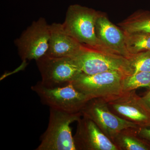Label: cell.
Returning <instances> with one entry per match:
<instances>
[{"label":"cell","mask_w":150,"mask_h":150,"mask_svg":"<svg viewBox=\"0 0 150 150\" xmlns=\"http://www.w3.org/2000/svg\"><path fill=\"white\" fill-rule=\"evenodd\" d=\"M102 13L80 5H71L68 8L62 24L67 33L82 45L108 54H114L100 42L96 35V21Z\"/></svg>","instance_id":"1"},{"label":"cell","mask_w":150,"mask_h":150,"mask_svg":"<svg viewBox=\"0 0 150 150\" xmlns=\"http://www.w3.org/2000/svg\"><path fill=\"white\" fill-rule=\"evenodd\" d=\"M81 116V112L70 113L50 108L48 126L35 150H76L70 125Z\"/></svg>","instance_id":"2"},{"label":"cell","mask_w":150,"mask_h":150,"mask_svg":"<svg viewBox=\"0 0 150 150\" xmlns=\"http://www.w3.org/2000/svg\"><path fill=\"white\" fill-rule=\"evenodd\" d=\"M125 76L115 71L93 75L81 73L71 83L75 88L90 99L98 98L107 101L124 92L123 81Z\"/></svg>","instance_id":"3"},{"label":"cell","mask_w":150,"mask_h":150,"mask_svg":"<svg viewBox=\"0 0 150 150\" xmlns=\"http://www.w3.org/2000/svg\"><path fill=\"white\" fill-rule=\"evenodd\" d=\"M76 65L87 75L115 71L126 76L132 75L129 60L123 56L108 54L82 45L76 55L72 57Z\"/></svg>","instance_id":"4"},{"label":"cell","mask_w":150,"mask_h":150,"mask_svg":"<svg viewBox=\"0 0 150 150\" xmlns=\"http://www.w3.org/2000/svg\"><path fill=\"white\" fill-rule=\"evenodd\" d=\"M40 102L50 108L70 113L81 112L89 98L77 90L71 83L62 86L49 87L41 82L31 86Z\"/></svg>","instance_id":"5"},{"label":"cell","mask_w":150,"mask_h":150,"mask_svg":"<svg viewBox=\"0 0 150 150\" xmlns=\"http://www.w3.org/2000/svg\"><path fill=\"white\" fill-rule=\"evenodd\" d=\"M50 25L40 18L24 30L15 40L20 57L23 61L35 60L46 55L49 46Z\"/></svg>","instance_id":"6"},{"label":"cell","mask_w":150,"mask_h":150,"mask_svg":"<svg viewBox=\"0 0 150 150\" xmlns=\"http://www.w3.org/2000/svg\"><path fill=\"white\" fill-rule=\"evenodd\" d=\"M35 62L41 76L40 81L49 87L68 84L82 73L72 57L55 58L45 55Z\"/></svg>","instance_id":"7"},{"label":"cell","mask_w":150,"mask_h":150,"mask_svg":"<svg viewBox=\"0 0 150 150\" xmlns=\"http://www.w3.org/2000/svg\"><path fill=\"white\" fill-rule=\"evenodd\" d=\"M82 116L87 117L96 124L111 141L119 132L139 126L119 117L110 110L107 102L102 99L89 100L81 111Z\"/></svg>","instance_id":"8"},{"label":"cell","mask_w":150,"mask_h":150,"mask_svg":"<svg viewBox=\"0 0 150 150\" xmlns=\"http://www.w3.org/2000/svg\"><path fill=\"white\" fill-rule=\"evenodd\" d=\"M106 102L110 110L119 117L139 126L150 125V110L135 90L124 91Z\"/></svg>","instance_id":"9"},{"label":"cell","mask_w":150,"mask_h":150,"mask_svg":"<svg viewBox=\"0 0 150 150\" xmlns=\"http://www.w3.org/2000/svg\"><path fill=\"white\" fill-rule=\"evenodd\" d=\"M77 123L76 131L74 136L76 150H118L89 118L82 115Z\"/></svg>","instance_id":"10"},{"label":"cell","mask_w":150,"mask_h":150,"mask_svg":"<svg viewBox=\"0 0 150 150\" xmlns=\"http://www.w3.org/2000/svg\"><path fill=\"white\" fill-rule=\"evenodd\" d=\"M96 31L100 42L112 54L128 59L131 57L126 48L125 33L111 23L103 13L97 20Z\"/></svg>","instance_id":"11"},{"label":"cell","mask_w":150,"mask_h":150,"mask_svg":"<svg viewBox=\"0 0 150 150\" xmlns=\"http://www.w3.org/2000/svg\"><path fill=\"white\" fill-rule=\"evenodd\" d=\"M82 44L67 33L62 23L50 25L49 46L46 56L49 57H72L80 51Z\"/></svg>","instance_id":"12"},{"label":"cell","mask_w":150,"mask_h":150,"mask_svg":"<svg viewBox=\"0 0 150 150\" xmlns=\"http://www.w3.org/2000/svg\"><path fill=\"white\" fill-rule=\"evenodd\" d=\"M136 129H124L113 138L112 142L118 150H150V144L138 135Z\"/></svg>","instance_id":"13"},{"label":"cell","mask_w":150,"mask_h":150,"mask_svg":"<svg viewBox=\"0 0 150 150\" xmlns=\"http://www.w3.org/2000/svg\"><path fill=\"white\" fill-rule=\"evenodd\" d=\"M118 25L126 33H150V14L137 11Z\"/></svg>","instance_id":"14"},{"label":"cell","mask_w":150,"mask_h":150,"mask_svg":"<svg viewBox=\"0 0 150 150\" xmlns=\"http://www.w3.org/2000/svg\"><path fill=\"white\" fill-rule=\"evenodd\" d=\"M126 48L131 56L150 51V33H126Z\"/></svg>","instance_id":"15"},{"label":"cell","mask_w":150,"mask_h":150,"mask_svg":"<svg viewBox=\"0 0 150 150\" xmlns=\"http://www.w3.org/2000/svg\"><path fill=\"white\" fill-rule=\"evenodd\" d=\"M140 87L150 88V72H141L124 76L123 81V91H131Z\"/></svg>","instance_id":"16"},{"label":"cell","mask_w":150,"mask_h":150,"mask_svg":"<svg viewBox=\"0 0 150 150\" xmlns=\"http://www.w3.org/2000/svg\"><path fill=\"white\" fill-rule=\"evenodd\" d=\"M133 74L150 72V51H142L132 55L129 59Z\"/></svg>","instance_id":"17"},{"label":"cell","mask_w":150,"mask_h":150,"mask_svg":"<svg viewBox=\"0 0 150 150\" xmlns=\"http://www.w3.org/2000/svg\"><path fill=\"white\" fill-rule=\"evenodd\" d=\"M136 131L140 137L150 144V125L147 126H139L136 129Z\"/></svg>","instance_id":"18"},{"label":"cell","mask_w":150,"mask_h":150,"mask_svg":"<svg viewBox=\"0 0 150 150\" xmlns=\"http://www.w3.org/2000/svg\"><path fill=\"white\" fill-rule=\"evenodd\" d=\"M142 98L145 104L150 110V88L149 91L142 97Z\"/></svg>","instance_id":"19"}]
</instances>
